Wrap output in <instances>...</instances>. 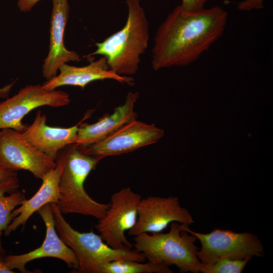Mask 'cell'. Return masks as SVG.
Here are the masks:
<instances>
[{
    "label": "cell",
    "instance_id": "6da1fadb",
    "mask_svg": "<svg viewBox=\"0 0 273 273\" xmlns=\"http://www.w3.org/2000/svg\"><path fill=\"white\" fill-rule=\"evenodd\" d=\"M228 18L219 6L190 12L176 6L158 27L151 64L155 71L197 60L223 34Z\"/></svg>",
    "mask_w": 273,
    "mask_h": 273
},
{
    "label": "cell",
    "instance_id": "7a4b0ae2",
    "mask_svg": "<svg viewBox=\"0 0 273 273\" xmlns=\"http://www.w3.org/2000/svg\"><path fill=\"white\" fill-rule=\"evenodd\" d=\"M127 17L119 31L96 44V50L86 57L102 55L109 68L121 76L136 73L141 57L146 52L150 38L149 25L140 0H125Z\"/></svg>",
    "mask_w": 273,
    "mask_h": 273
},
{
    "label": "cell",
    "instance_id": "3957f363",
    "mask_svg": "<svg viewBox=\"0 0 273 273\" xmlns=\"http://www.w3.org/2000/svg\"><path fill=\"white\" fill-rule=\"evenodd\" d=\"M101 159L85 153L74 144L59 153L56 160L62 165L59 187L60 198L56 204L62 214H79L102 218L109 203L96 201L86 192L84 182Z\"/></svg>",
    "mask_w": 273,
    "mask_h": 273
},
{
    "label": "cell",
    "instance_id": "277c9868",
    "mask_svg": "<svg viewBox=\"0 0 273 273\" xmlns=\"http://www.w3.org/2000/svg\"><path fill=\"white\" fill-rule=\"evenodd\" d=\"M170 224L167 233L135 236L134 249L142 253L148 261L169 267L174 265L181 272H201L203 264L197 257L196 237L188 232L183 224Z\"/></svg>",
    "mask_w": 273,
    "mask_h": 273
},
{
    "label": "cell",
    "instance_id": "5b68a950",
    "mask_svg": "<svg viewBox=\"0 0 273 273\" xmlns=\"http://www.w3.org/2000/svg\"><path fill=\"white\" fill-rule=\"evenodd\" d=\"M57 232L74 252L78 261L76 270L82 273H102L103 266L117 260L144 262V255L132 248L116 249L107 244L93 231L81 233L74 230L64 218L56 203H50Z\"/></svg>",
    "mask_w": 273,
    "mask_h": 273
},
{
    "label": "cell",
    "instance_id": "8992f818",
    "mask_svg": "<svg viewBox=\"0 0 273 273\" xmlns=\"http://www.w3.org/2000/svg\"><path fill=\"white\" fill-rule=\"evenodd\" d=\"M188 226L184 224V228L200 242L197 257L203 265H212L223 259H251L253 256H263V245L254 234L219 229L204 234L194 232Z\"/></svg>",
    "mask_w": 273,
    "mask_h": 273
},
{
    "label": "cell",
    "instance_id": "52a82bcc",
    "mask_svg": "<svg viewBox=\"0 0 273 273\" xmlns=\"http://www.w3.org/2000/svg\"><path fill=\"white\" fill-rule=\"evenodd\" d=\"M142 196L130 188H124L114 193L104 216L96 224L103 240L116 249L132 248L125 233L136 223L138 206Z\"/></svg>",
    "mask_w": 273,
    "mask_h": 273
},
{
    "label": "cell",
    "instance_id": "ba28073f",
    "mask_svg": "<svg viewBox=\"0 0 273 273\" xmlns=\"http://www.w3.org/2000/svg\"><path fill=\"white\" fill-rule=\"evenodd\" d=\"M69 95L61 90H48L40 84H29L18 93L0 103V129L12 128L23 132L28 125L23 118L33 109L41 106L58 108L68 105Z\"/></svg>",
    "mask_w": 273,
    "mask_h": 273
},
{
    "label": "cell",
    "instance_id": "9c48e42d",
    "mask_svg": "<svg viewBox=\"0 0 273 273\" xmlns=\"http://www.w3.org/2000/svg\"><path fill=\"white\" fill-rule=\"evenodd\" d=\"M0 163L8 170H24L41 179L57 164L56 161L37 149L22 132L12 128L0 132Z\"/></svg>",
    "mask_w": 273,
    "mask_h": 273
},
{
    "label": "cell",
    "instance_id": "30bf717a",
    "mask_svg": "<svg viewBox=\"0 0 273 273\" xmlns=\"http://www.w3.org/2000/svg\"><path fill=\"white\" fill-rule=\"evenodd\" d=\"M173 222L189 225L194 221L189 210L180 205L178 197L149 196L141 200L136 223L128 233L135 236L160 233Z\"/></svg>",
    "mask_w": 273,
    "mask_h": 273
},
{
    "label": "cell",
    "instance_id": "8fae6325",
    "mask_svg": "<svg viewBox=\"0 0 273 273\" xmlns=\"http://www.w3.org/2000/svg\"><path fill=\"white\" fill-rule=\"evenodd\" d=\"M163 129L154 124L136 119L122 126L102 141L84 148L85 153L101 159L109 156L130 153L157 142L164 135Z\"/></svg>",
    "mask_w": 273,
    "mask_h": 273
},
{
    "label": "cell",
    "instance_id": "7c38bea8",
    "mask_svg": "<svg viewBox=\"0 0 273 273\" xmlns=\"http://www.w3.org/2000/svg\"><path fill=\"white\" fill-rule=\"evenodd\" d=\"M43 221L46 234L42 245L34 250L20 255H9L3 260L11 270L18 269L21 272H30L25 265L32 260L43 257H54L64 261L69 267L77 269L78 261L72 250L60 238L55 228L50 203L37 211Z\"/></svg>",
    "mask_w": 273,
    "mask_h": 273
},
{
    "label": "cell",
    "instance_id": "4fadbf2b",
    "mask_svg": "<svg viewBox=\"0 0 273 273\" xmlns=\"http://www.w3.org/2000/svg\"><path fill=\"white\" fill-rule=\"evenodd\" d=\"M69 13L68 0H53L49 50L42 66V76L47 80L57 75L59 67L63 64L80 60L78 54L67 50L64 44V32Z\"/></svg>",
    "mask_w": 273,
    "mask_h": 273
},
{
    "label": "cell",
    "instance_id": "5bb4252c",
    "mask_svg": "<svg viewBox=\"0 0 273 273\" xmlns=\"http://www.w3.org/2000/svg\"><path fill=\"white\" fill-rule=\"evenodd\" d=\"M139 93L129 92L124 103L114 109L113 113L107 114L92 124L82 123L78 126L76 139L74 143L80 148H84L105 139L125 124L136 119L134 111Z\"/></svg>",
    "mask_w": 273,
    "mask_h": 273
},
{
    "label": "cell",
    "instance_id": "9a60e30c",
    "mask_svg": "<svg viewBox=\"0 0 273 273\" xmlns=\"http://www.w3.org/2000/svg\"><path fill=\"white\" fill-rule=\"evenodd\" d=\"M59 70V75L41 85L44 89L52 90L64 85L76 86L83 89L93 81L105 79H113L129 85L134 84V78L131 76H121L110 69L105 57L84 66L77 67L65 63Z\"/></svg>",
    "mask_w": 273,
    "mask_h": 273
},
{
    "label": "cell",
    "instance_id": "2e32d148",
    "mask_svg": "<svg viewBox=\"0 0 273 273\" xmlns=\"http://www.w3.org/2000/svg\"><path fill=\"white\" fill-rule=\"evenodd\" d=\"M80 123L66 128L50 126L47 116L38 110L32 123L22 133L30 144L56 161L62 150L75 143Z\"/></svg>",
    "mask_w": 273,
    "mask_h": 273
},
{
    "label": "cell",
    "instance_id": "e0dca14e",
    "mask_svg": "<svg viewBox=\"0 0 273 273\" xmlns=\"http://www.w3.org/2000/svg\"><path fill=\"white\" fill-rule=\"evenodd\" d=\"M56 162V167L42 178V184L37 192L14 210L12 213L13 220L4 231L5 236L9 235L20 226L24 227L30 217L45 205L58 203L60 198L59 184L62 165L58 160Z\"/></svg>",
    "mask_w": 273,
    "mask_h": 273
},
{
    "label": "cell",
    "instance_id": "ac0fdd59",
    "mask_svg": "<svg viewBox=\"0 0 273 273\" xmlns=\"http://www.w3.org/2000/svg\"><path fill=\"white\" fill-rule=\"evenodd\" d=\"M169 266L148 261L142 263L130 259L111 261L105 264L102 273H172Z\"/></svg>",
    "mask_w": 273,
    "mask_h": 273
},
{
    "label": "cell",
    "instance_id": "d6986e66",
    "mask_svg": "<svg viewBox=\"0 0 273 273\" xmlns=\"http://www.w3.org/2000/svg\"><path fill=\"white\" fill-rule=\"evenodd\" d=\"M11 193L6 189H0V254L5 253L3 249L1 236L12 221V213L16 208L22 204L26 199L25 194L21 191H15L8 196L5 194Z\"/></svg>",
    "mask_w": 273,
    "mask_h": 273
},
{
    "label": "cell",
    "instance_id": "ffe728a7",
    "mask_svg": "<svg viewBox=\"0 0 273 273\" xmlns=\"http://www.w3.org/2000/svg\"><path fill=\"white\" fill-rule=\"evenodd\" d=\"M251 258L243 259H223L210 265H203V273H240Z\"/></svg>",
    "mask_w": 273,
    "mask_h": 273
},
{
    "label": "cell",
    "instance_id": "44dd1931",
    "mask_svg": "<svg viewBox=\"0 0 273 273\" xmlns=\"http://www.w3.org/2000/svg\"><path fill=\"white\" fill-rule=\"evenodd\" d=\"M19 186L17 172L8 170L0 163V189H6L14 192Z\"/></svg>",
    "mask_w": 273,
    "mask_h": 273
},
{
    "label": "cell",
    "instance_id": "7402d4cb",
    "mask_svg": "<svg viewBox=\"0 0 273 273\" xmlns=\"http://www.w3.org/2000/svg\"><path fill=\"white\" fill-rule=\"evenodd\" d=\"M209 0H181L180 6L186 11L193 12L205 8V4Z\"/></svg>",
    "mask_w": 273,
    "mask_h": 273
},
{
    "label": "cell",
    "instance_id": "603a6c76",
    "mask_svg": "<svg viewBox=\"0 0 273 273\" xmlns=\"http://www.w3.org/2000/svg\"><path fill=\"white\" fill-rule=\"evenodd\" d=\"M265 0H244L238 3L237 8L242 11L260 10L264 7Z\"/></svg>",
    "mask_w": 273,
    "mask_h": 273
},
{
    "label": "cell",
    "instance_id": "cb8c5ba5",
    "mask_svg": "<svg viewBox=\"0 0 273 273\" xmlns=\"http://www.w3.org/2000/svg\"><path fill=\"white\" fill-rule=\"evenodd\" d=\"M40 0H18L17 7L23 12L31 11Z\"/></svg>",
    "mask_w": 273,
    "mask_h": 273
},
{
    "label": "cell",
    "instance_id": "d4e9b609",
    "mask_svg": "<svg viewBox=\"0 0 273 273\" xmlns=\"http://www.w3.org/2000/svg\"><path fill=\"white\" fill-rule=\"evenodd\" d=\"M15 81H14L10 84H8L2 87H0V99L8 98L10 93L11 90Z\"/></svg>",
    "mask_w": 273,
    "mask_h": 273
},
{
    "label": "cell",
    "instance_id": "484cf974",
    "mask_svg": "<svg viewBox=\"0 0 273 273\" xmlns=\"http://www.w3.org/2000/svg\"><path fill=\"white\" fill-rule=\"evenodd\" d=\"M14 271L10 269L5 264L3 260L0 259V273H13Z\"/></svg>",
    "mask_w": 273,
    "mask_h": 273
},
{
    "label": "cell",
    "instance_id": "4316f807",
    "mask_svg": "<svg viewBox=\"0 0 273 273\" xmlns=\"http://www.w3.org/2000/svg\"><path fill=\"white\" fill-rule=\"evenodd\" d=\"M0 132H1V131H0Z\"/></svg>",
    "mask_w": 273,
    "mask_h": 273
}]
</instances>
